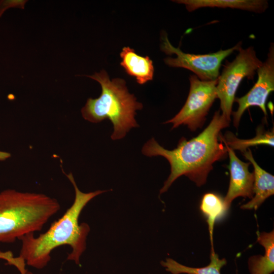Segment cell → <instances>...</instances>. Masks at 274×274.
Returning a JSON list of instances; mask_svg holds the SVG:
<instances>
[{"instance_id": "6", "label": "cell", "mask_w": 274, "mask_h": 274, "mask_svg": "<svg viewBox=\"0 0 274 274\" xmlns=\"http://www.w3.org/2000/svg\"><path fill=\"white\" fill-rule=\"evenodd\" d=\"M161 51L167 55L176 54L177 56L164 58L165 63L170 67L189 70L202 81L217 80L220 75L219 70L222 61L242 47V43L239 42L227 49L220 50L209 54H194L185 53L179 47L173 46L164 31L161 34Z\"/></svg>"}, {"instance_id": "1", "label": "cell", "mask_w": 274, "mask_h": 274, "mask_svg": "<svg viewBox=\"0 0 274 274\" xmlns=\"http://www.w3.org/2000/svg\"><path fill=\"white\" fill-rule=\"evenodd\" d=\"M220 111L215 112L208 126L197 136L187 140L182 137L176 148L169 150L152 138L143 147L142 153L148 157L161 156L170 164V174L160 194L166 192L172 184L182 175L200 187L204 185L213 165L226 157L227 150L221 139V131L229 125Z\"/></svg>"}, {"instance_id": "14", "label": "cell", "mask_w": 274, "mask_h": 274, "mask_svg": "<svg viewBox=\"0 0 274 274\" xmlns=\"http://www.w3.org/2000/svg\"><path fill=\"white\" fill-rule=\"evenodd\" d=\"M199 209L207 219L212 245L211 251H214L213 235L215 222L226 214L229 208L226 205L224 198L216 193L210 192L202 196Z\"/></svg>"}, {"instance_id": "15", "label": "cell", "mask_w": 274, "mask_h": 274, "mask_svg": "<svg viewBox=\"0 0 274 274\" xmlns=\"http://www.w3.org/2000/svg\"><path fill=\"white\" fill-rule=\"evenodd\" d=\"M210 260L209 265L202 267H188L171 258H167L165 261H161V264L166 271L172 274H221V268L227 263L226 259H220L218 254L212 251L211 252Z\"/></svg>"}, {"instance_id": "19", "label": "cell", "mask_w": 274, "mask_h": 274, "mask_svg": "<svg viewBox=\"0 0 274 274\" xmlns=\"http://www.w3.org/2000/svg\"><path fill=\"white\" fill-rule=\"evenodd\" d=\"M7 255V252H0V259L5 260Z\"/></svg>"}, {"instance_id": "7", "label": "cell", "mask_w": 274, "mask_h": 274, "mask_svg": "<svg viewBox=\"0 0 274 274\" xmlns=\"http://www.w3.org/2000/svg\"><path fill=\"white\" fill-rule=\"evenodd\" d=\"M190 89L186 101L178 113L164 124L172 123V129L187 125L195 131L203 125L206 116L215 100L217 98V79L202 81L195 75L189 77Z\"/></svg>"}, {"instance_id": "20", "label": "cell", "mask_w": 274, "mask_h": 274, "mask_svg": "<svg viewBox=\"0 0 274 274\" xmlns=\"http://www.w3.org/2000/svg\"><path fill=\"white\" fill-rule=\"evenodd\" d=\"M25 274H33V273L27 270Z\"/></svg>"}, {"instance_id": "4", "label": "cell", "mask_w": 274, "mask_h": 274, "mask_svg": "<svg viewBox=\"0 0 274 274\" xmlns=\"http://www.w3.org/2000/svg\"><path fill=\"white\" fill-rule=\"evenodd\" d=\"M88 77L100 84L101 93L97 98L87 99L81 110L84 119L98 123L108 119L113 125V140L122 139L131 128L139 126L134 118L135 111L141 110L143 105L128 92L124 80H111L105 70Z\"/></svg>"}, {"instance_id": "10", "label": "cell", "mask_w": 274, "mask_h": 274, "mask_svg": "<svg viewBox=\"0 0 274 274\" xmlns=\"http://www.w3.org/2000/svg\"><path fill=\"white\" fill-rule=\"evenodd\" d=\"M243 154L254 167V196L250 201L242 205L241 209L256 210L266 199L273 195L274 177L257 164L249 148L243 152Z\"/></svg>"}, {"instance_id": "8", "label": "cell", "mask_w": 274, "mask_h": 274, "mask_svg": "<svg viewBox=\"0 0 274 274\" xmlns=\"http://www.w3.org/2000/svg\"><path fill=\"white\" fill-rule=\"evenodd\" d=\"M258 79L250 90L241 97H235L237 110L232 112L233 125L238 128L241 118L245 111L251 106L259 107L266 117L265 104L270 93L274 90V44L271 43L267 58L257 70Z\"/></svg>"}, {"instance_id": "11", "label": "cell", "mask_w": 274, "mask_h": 274, "mask_svg": "<svg viewBox=\"0 0 274 274\" xmlns=\"http://www.w3.org/2000/svg\"><path fill=\"white\" fill-rule=\"evenodd\" d=\"M173 2L184 4L189 12L209 7L231 8L261 13L264 12L269 6L266 0H177Z\"/></svg>"}, {"instance_id": "13", "label": "cell", "mask_w": 274, "mask_h": 274, "mask_svg": "<svg viewBox=\"0 0 274 274\" xmlns=\"http://www.w3.org/2000/svg\"><path fill=\"white\" fill-rule=\"evenodd\" d=\"M257 241L265 249L264 255H254L248 260L251 274H271L274 271V231L258 234Z\"/></svg>"}, {"instance_id": "12", "label": "cell", "mask_w": 274, "mask_h": 274, "mask_svg": "<svg viewBox=\"0 0 274 274\" xmlns=\"http://www.w3.org/2000/svg\"><path fill=\"white\" fill-rule=\"evenodd\" d=\"M120 65L130 76L135 78L138 84L142 85L153 78L154 68L153 61L148 56H142L129 47L123 48Z\"/></svg>"}, {"instance_id": "18", "label": "cell", "mask_w": 274, "mask_h": 274, "mask_svg": "<svg viewBox=\"0 0 274 274\" xmlns=\"http://www.w3.org/2000/svg\"><path fill=\"white\" fill-rule=\"evenodd\" d=\"M11 157V154L9 152L0 151V161H4Z\"/></svg>"}, {"instance_id": "3", "label": "cell", "mask_w": 274, "mask_h": 274, "mask_svg": "<svg viewBox=\"0 0 274 274\" xmlns=\"http://www.w3.org/2000/svg\"><path fill=\"white\" fill-rule=\"evenodd\" d=\"M60 208L43 193L7 189L0 192V243H12L41 230Z\"/></svg>"}, {"instance_id": "17", "label": "cell", "mask_w": 274, "mask_h": 274, "mask_svg": "<svg viewBox=\"0 0 274 274\" xmlns=\"http://www.w3.org/2000/svg\"><path fill=\"white\" fill-rule=\"evenodd\" d=\"M25 1H0V17L3 15V13L8 8L11 7L22 8L24 6Z\"/></svg>"}, {"instance_id": "9", "label": "cell", "mask_w": 274, "mask_h": 274, "mask_svg": "<svg viewBox=\"0 0 274 274\" xmlns=\"http://www.w3.org/2000/svg\"><path fill=\"white\" fill-rule=\"evenodd\" d=\"M225 145L229 158L228 168L230 182L224 200L227 207L229 208L232 200L237 197L252 198L254 196V175L249 170L250 162H244L241 160L235 155L234 150L226 144Z\"/></svg>"}, {"instance_id": "2", "label": "cell", "mask_w": 274, "mask_h": 274, "mask_svg": "<svg viewBox=\"0 0 274 274\" xmlns=\"http://www.w3.org/2000/svg\"><path fill=\"white\" fill-rule=\"evenodd\" d=\"M66 177L73 185L75 191L72 205L46 232L37 237L35 236L34 233H29L19 239L22 245L19 257L27 265L34 268H44L51 260L53 250L63 245H68L72 249L67 260L80 264V257L86 249V241L90 227L86 223L79 224V216L89 201L107 191L83 192L79 189L72 173L66 175Z\"/></svg>"}, {"instance_id": "5", "label": "cell", "mask_w": 274, "mask_h": 274, "mask_svg": "<svg viewBox=\"0 0 274 274\" xmlns=\"http://www.w3.org/2000/svg\"><path fill=\"white\" fill-rule=\"evenodd\" d=\"M237 51L238 54L233 61H226L216 85L221 113L230 121L233 103L241 82L245 78L253 80L263 63L257 57L252 46L246 49L241 47Z\"/></svg>"}, {"instance_id": "16", "label": "cell", "mask_w": 274, "mask_h": 274, "mask_svg": "<svg viewBox=\"0 0 274 274\" xmlns=\"http://www.w3.org/2000/svg\"><path fill=\"white\" fill-rule=\"evenodd\" d=\"M221 139L225 144L233 150H239L243 153L251 146L266 145L273 147L274 144L273 129L270 131H266L261 126H259L256 129L255 136L248 140L239 139L231 132L227 131L224 136L221 135Z\"/></svg>"}]
</instances>
